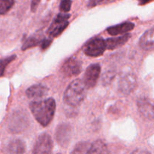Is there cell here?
Listing matches in <instances>:
<instances>
[{
  "label": "cell",
  "instance_id": "6da1fadb",
  "mask_svg": "<svg viewBox=\"0 0 154 154\" xmlns=\"http://www.w3.org/2000/svg\"><path fill=\"white\" fill-rule=\"evenodd\" d=\"M29 108L35 119L42 126H48L54 118L56 102L53 98L30 102Z\"/></svg>",
  "mask_w": 154,
  "mask_h": 154
},
{
  "label": "cell",
  "instance_id": "7a4b0ae2",
  "mask_svg": "<svg viewBox=\"0 0 154 154\" xmlns=\"http://www.w3.org/2000/svg\"><path fill=\"white\" fill-rule=\"evenodd\" d=\"M87 87L83 80L77 79L72 81L64 93V101L67 105L76 107L81 105L87 96Z\"/></svg>",
  "mask_w": 154,
  "mask_h": 154
},
{
  "label": "cell",
  "instance_id": "3957f363",
  "mask_svg": "<svg viewBox=\"0 0 154 154\" xmlns=\"http://www.w3.org/2000/svg\"><path fill=\"white\" fill-rule=\"evenodd\" d=\"M71 15L69 14H66L63 12L57 14L48 29V33L50 37L53 38L60 35L69 26V19Z\"/></svg>",
  "mask_w": 154,
  "mask_h": 154
},
{
  "label": "cell",
  "instance_id": "277c9868",
  "mask_svg": "<svg viewBox=\"0 0 154 154\" xmlns=\"http://www.w3.org/2000/svg\"><path fill=\"white\" fill-rule=\"evenodd\" d=\"M29 117L21 111H16L11 117L8 128L13 133H19L27 128L29 125Z\"/></svg>",
  "mask_w": 154,
  "mask_h": 154
},
{
  "label": "cell",
  "instance_id": "5b68a950",
  "mask_svg": "<svg viewBox=\"0 0 154 154\" xmlns=\"http://www.w3.org/2000/svg\"><path fill=\"white\" fill-rule=\"evenodd\" d=\"M106 50L105 41L102 38H95L90 41L84 48V54L90 57H98L103 55Z\"/></svg>",
  "mask_w": 154,
  "mask_h": 154
},
{
  "label": "cell",
  "instance_id": "8992f818",
  "mask_svg": "<svg viewBox=\"0 0 154 154\" xmlns=\"http://www.w3.org/2000/svg\"><path fill=\"white\" fill-rule=\"evenodd\" d=\"M60 71L66 77L77 76L82 71V63L77 57H71L65 61Z\"/></svg>",
  "mask_w": 154,
  "mask_h": 154
},
{
  "label": "cell",
  "instance_id": "52a82bcc",
  "mask_svg": "<svg viewBox=\"0 0 154 154\" xmlns=\"http://www.w3.org/2000/svg\"><path fill=\"white\" fill-rule=\"evenodd\" d=\"M72 136V127L68 123H61L57 127L55 138L61 147L69 145Z\"/></svg>",
  "mask_w": 154,
  "mask_h": 154
},
{
  "label": "cell",
  "instance_id": "ba28073f",
  "mask_svg": "<svg viewBox=\"0 0 154 154\" xmlns=\"http://www.w3.org/2000/svg\"><path fill=\"white\" fill-rule=\"evenodd\" d=\"M138 86L137 78L135 74L129 72L125 74L121 77L119 81V90L122 93L125 95H129L136 89Z\"/></svg>",
  "mask_w": 154,
  "mask_h": 154
},
{
  "label": "cell",
  "instance_id": "9c48e42d",
  "mask_svg": "<svg viewBox=\"0 0 154 154\" xmlns=\"http://www.w3.org/2000/svg\"><path fill=\"white\" fill-rule=\"evenodd\" d=\"M53 150V141L48 134L44 133L38 136L33 148L32 153L35 154L51 153Z\"/></svg>",
  "mask_w": 154,
  "mask_h": 154
},
{
  "label": "cell",
  "instance_id": "30bf717a",
  "mask_svg": "<svg viewBox=\"0 0 154 154\" xmlns=\"http://www.w3.org/2000/svg\"><path fill=\"white\" fill-rule=\"evenodd\" d=\"M101 72V66L99 63L91 64L88 66L84 76V83L87 88L95 87L99 78Z\"/></svg>",
  "mask_w": 154,
  "mask_h": 154
},
{
  "label": "cell",
  "instance_id": "8fae6325",
  "mask_svg": "<svg viewBox=\"0 0 154 154\" xmlns=\"http://www.w3.org/2000/svg\"><path fill=\"white\" fill-rule=\"evenodd\" d=\"M138 108L140 114L144 118L149 120H153V101L148 98H141L138 101Z\"/></svg>",
  "mask_w": 154,
  "mask_h": 154
},
{
  "label": "cell",
  "instance_id": "7c38bea8",
  "mask_svg": "<svg viewBox=\"0 0 154 154\" xmlns=\"http://www.w3.org/2000/svg\"><path fill=\"white\" fill-rule=\"evenodd\" d=\"M153 28H150L147 30L143 34V35L140 38L139 46L141 49L146 51H153L154 48V32Z\"/></svg>",
  "mask_w": 154,
  "mask_h": 154
},
{
  "label": "cell",
  "instance_id": "4fadbf2b",
  "mask_svg": "<svg viewBox=\"0 0 154 154\" xmlns=\"http://www.w3.org/2000/svg\"><path fill=\"white\" fill-rule=\"evenodd\" d=\"M135 27V24L132 22H123L117 25L112 26L107 29V32L111 35H118L126 34L132 31Z\"/></svg>",
  "mask_w": 154,
  "mask_h": 154
},
{
  "label": "cell",
  "instance_id": "5bb4252c",
  "mask_svg": "<svg viewBox=\"0 0 154 154\" xmlns=\"http://www.w3.org/2000/svg\"><path fill=\"white\" fill-rule=\"evenodd\" d=\"M48 91L49 90L45 86L42 84H35L27 89L26 94L29 99H39L47 96Z\"/></svg>",
  "mask_w": 154,
  "mask_h": 154
},
{
  "label": "cell",
  "instance_id": "9a60e30c",
  "mask_svg": "<svg viewBox=\"0 0 154 154\" xmlns=\"http://www.w3.org/2000/svg\"><path fill=\"white\" fill-rule=\"evenodd\" d=\"M131 38V35L126 33L123 35L116 38H109L105 41L107 50H115L124 45Z\"/></svg>",
  "mask_w": 154,
  "mask_h": 154
},
{
  "label": "cell",
  "instance_id": "2e32d148",
  "mask_svg": "<svg viewBox=\"0 0 154 154\" xmlns=\"http://www.w3.org/2000/svg\"><path fill=\"white\" fill-rule=\"evenodd\" d=\"M25 144L20 139L13 140L9 143L7 151L9 153H25Z\"/></svg>",
  "mask_w": 154,
  "mask_h": 154
},
{
  "label": "cell",
  "instance_id": "e0dca14e",
  "mask_svg": "<svg viewBox=\"0 0 154 154\" xmlns=\"http://www.w3.org/2000/svg\"><path fill=\"white\" fill-rule=\"evenodd\" d=\"M108 153L107 146L105 143L102 140H97L93 144H90L87 153L95 154V153Z\"/></svg>",
  "mask_w": 154,
  "mask_h": 154
},
{
  "label": "cell",
  "instance_id": "ac0fdd59",
  "mask_svg": "<svg viewBox=\"0 0 154 154\" xmlns=\"http://www.w3.org/2000/svg\"><path fill=\"white\" fill-rule=\"evenodd\" d=\"M42 40V35H34L30 36L24 42L21 49H22V51H26V50L33 48V47H36L40 44Z\"/></svg>",
  "mask_w": 154,
  "mask_h": 154
},
{
  "label": "cell",
  "instance_id": "d6986e66",
  "mask_svg": "<svg viewBox=\"0 0 154 154\" xmlns=\"http://www.w3.org/2000/svg\"><path fill=\"white\" fill-rule=\"evenodd\" d=\"M17 58L16 55H12L10 57H7L5 58L0 59V78L3 76L5 71L6 67L10 64L11 62H13Z\"/></svg>",
  "mask_w": 154,
  "mask_h": 154
},
{
  "label": "cell",
  "instance_id": "ffe728a7",
  "mask_svg": "<svg viewBox=\"0 0 154 154\" xmlns=\"http://www.w3.org/2000/svg\"><path fill=\"white\" fill-rule=\"evenodd\" d=\"M13 5L14 0H0V15L7 13Z\"/></svg>",
  "mask_w": 154,
  "mask_h": 154
},
{
  "label": "cell",
  "instance_id": "44dd1931",
  "mask_svg": "<svg viewBox=\"0 0 154 154\" xmlns=\"http://www.w3.org/2000/svg\"><path fill=\"white\" fill-rule=\"evenodd\" d=\"M90 147V144L88 142H81L75 146V149L72 153H87L89 148Z\"/></svg>",
  "mask_w": 154,
  "mask_h": 154
},
{
  "label": "cell",
  "instance_id": "7402d4cb",
  "mask_svg": "<svg viewBox=\"0 0 154 154\" xmlns=\"http://www.w3.org/2000/svg\"><path fill=\"white\" fill-rule=\"evenodd\" d=\"M72 8V0H61L60 5V10L63 13H67Z\"/></svg>",
  "mask_w": 154,
  "mask_h": 154
},
{
  "label": "cell",
  "instance_id": "603a6c76",
  "mask_svg": "<svg viewBox=\"0 0 154 154\" xmlns=\"http://www.w3.org/2000/svg\"><path fill=\"white\" fill-rule=\"evenodd\" d=\"M53 38H44L40 42V48L42 51H45L47 48H49L51 44L52 43Z\"/></svg>",
  "mask_w": 154,
  "mask_h": 154
},
{
  "label": "cell",
  "instance_id": "cb8c5ba5",
  "mask_svg": "<svg viewBox=\"0 0 154 154\" xmlns=\"http://www.w3.org/2000/svg\"><path fill=\"white\" fill-rule=\"evenodd\" d=\"M114 77V72H108L107 73H105L104 75L103 78H102V81L105 84H108L112 81V79Z\"/></svg>",
  "mask_w": 154,
  "mask_h": 154
},
{
  "label": "cell",
  "instance_id": "d4e9b609",
  "mask_svg": "<svg viewBox=\"0 0 154 154\" xmlns=\"http://www.w3.org/2000/svg\"><path fill=\"white\" fill-rule=\"evenodd\" d=\"M104 0H89L88 4H87V7L89 8H92L96 7V5L100 4L101 2H102Z\"/></svg>",
  "mask_w": 154,
  "mask_h": 154
},
{
  "label": "cell",
  "instance_id": "484cf974",
  "mask_svg": "<svg viewBox=\"0 0 154 154\" xmlns=\"http://www.w3.org/2000/svg\"><path fill=\"white\" fill-rule=\"evenodd\" d=\"M41 0H32L31 2V11L32 12H35L37 8L40 3Z\"/></svg>",
  "mask_w": 154,
  "mask_h": 154
},
{
  "label": "cell",
  "instance_id": "4316f807",
  "mask_svg": "<svg viewBox=\"0 0 154 154\" xmlns=\"http://www.w3.org/2000/svg\"><path fill=\"white\" fill-rule=\"evenodd\" d=\"M153 0H139V5H144L147 4V3H150Z\"/></svg>",
  "mask_w": 154,
  "mask_h": 154
}]
</instances>
